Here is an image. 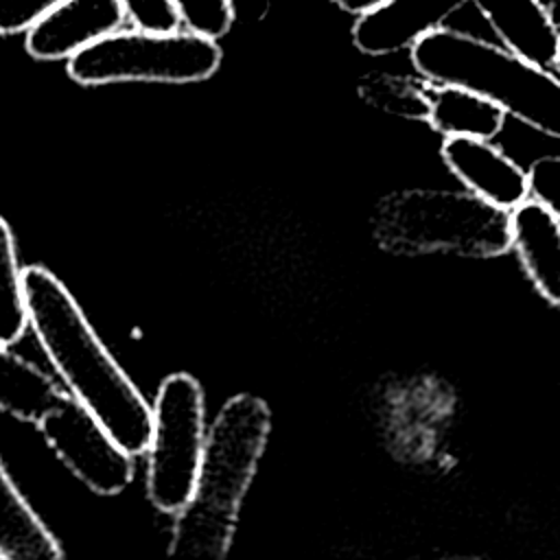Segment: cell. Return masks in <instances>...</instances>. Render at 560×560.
<instances>
[{"mask_svg":"<svg viewBox=\"0 0 560 560\" xmlns=\"http://www.w3.org/2000/svg\"><path fill=\"white\" fill-rule=\"evenodd\" d=\"M468 0H385L357 18L352 42L365 55H392L411 48L427 33L444 26Z\"/></svg>","mask_w":560,"mask_h":560,"instance_id":"10","label":"cell"},{"mask_svg":"<svg viewBox=\"0 0 560 560\" xmlns=\"http://www.w3.org/2000/svg\"><path fill=\"white\" fill-rule=\"evenodd\" d=\"M37 429L66 468L96 494H118L133 479V455L74 396L63 392Z\"/></svg>","mask_w":560,"mask_h":560,"instance_id":"7","label":"cell"},{"mask_svg":"<svg viewBox=\"0 0 560 560\" xmlns=\"http://www.w3.org/2000/svg\"><path fill=\"white\" fill-rule=\"evenodd\" d=\"M501 44L523 59L556 70L560 22L542 0H472Z\"/></svg>","mask_w":560,"mask_h":560,"instance_id":"12","label":"cell"},{"mask_svg":"<svg viewBox=\"0 0 560 560\" xmlns=\"http://www.w3.org/2000/svg\"><path fill=\"white\" fill-rule=\"evenodd\" d=\"M63 0H0V35L28 31Z\"/></svg>","mask_w":560,"mask_h":560,"instance_id":"20","label":"cell"},{"mask_svg":"<svg viewBox=\"0 0 560 560\" xmlns=\"http://www.w3.org/2000/svg\"><path fill=\"white\" fill-rule=\"evenodd\" d=\"M385 0H335V4L339 7V9H343V11H348V13H357V15H361V13H365V11H372V9H376L378 4H383Z\"/></svg>","mask_w":560,"mask_h":560,"instance_id":"23","label":"cell"},{"mask_svg":"<svg viewBox=\"0 0 560 560\" xmlns=\"http://www.w3.org/2000/svg\"><path fill=\"white\" fill-rule=\"evenodd\" d=\"M442 160L466 190L505 212L532 197L529 171L488 138H444Z\"/></svg>","mask_w":560,"mask_h":560,"instance_id":"8","label":"cell"},{"mask_svg":"<svg viewBox=\"0 0 560 560\" xmlns=\"http://www.w3.org/2000/svg\"><path fill=\"white\" fill-rule=\"evenodd\" d=\"M186 31L219 39L234 24L228 0H173Z\"/></svg>","mask_w":560,"mask_h":560,"instance_id":"18","label":"cell"},{"mask_svg":"<svg viewBox=\"0 0 560 560\" xmlns=\"http://www.w3.org/2000/svg\"><path fill=\"white\" fill-rule=\"evenodd\" d=\"M232 20L238 24H256L269 15L271 0H228Z\"/></svg>","mask_w":560,"mask_h":560,"instance_id":"22","label":"cell"},{"mask_svg":"<svg viewBox=\"0 0 560 560\" xmlns=\"http://www.w3.org/2000/svg\"><path fill=\"white\" fill-rule=\"evenodd\" d=\"M217 39L192 31H116L68 59V74L81 85L125 81L197 83L221 66Z\"/></svg>","mask_w":560,"mask_h":560,"instance_id":"5","label":"cell"},{"mask_svg":"<svg viewBox=\"0 0 560 560\" xmlns=\"http://www.w3.org/2000/svg\"><path fill=\"white\" fill-rule=\"evenodd\" d=\"M147 444V494L166 514H177L190 499L206 446L203 389L186 372L168 374L151 405Z\"/></svg>","mask_w":560,"mask_h":560,"instance_id":"6","label":"cell"},{"mask_svg":"<svg viewBox=\"0 0 560 560\" xmlns=\"http://www.w3.org/2000/svg\"><path fill=\"white\" fill-rule=\"evenodd\" d=\"M359 90L370 105L383 112L411 120H427L429 83L422 85L407 77L394 74H372L363 79Z\"/></svg>","mask_w":560,"mask_h":560,"instance_id":"17","label":"cell"},{"mask_svg":"<svg viewBox=\"0 0 560 560\" xmlns=\"http://www.w3.org/2000/svg\"><path fill=\"white\" fill-rule=\"evenodd\" d=\"M127 18L138 28L147 31H175L179 28V15L173 0H120Z\"/></svg>","mask_w":560,"mask_h":560,"instance_id":"19","label":"cell"},{"mask_svg":"<svg viewBox=\"0 0 560 560\" xmlns=\"http://www.w3.org/2000/svg\"><path fill=\"white\" fill-rule=\"evenodd\" d=\"M61 394L50 374L0 343V411L37 424Z\"/></svg>","mask_w":560,"mask_h":560,"instance_id":"15","label":"cell"},{"mask_svg":"<svg viewBox=\"0 0 560 560\" xmlns=\"http://www.w3.org/2000/svg\"><path fill=\"white\" fill-rule=\"evenodd\" d=\"M120 0H63L26 31V50L39 61L70 59L90 44L122 28Z\"/></svg>","mask_w":560,"mask_h":560,"instance_id":"9","label":"cell"},{"mask_svg":"<svg viewBox=\"0 0 560 560\" xmlns=\"http://www.w3.org/2000/svg\"><path fill=\"white\" fill-rule=\"evenodd\" d=\"M532 197L547 203L560 217V155L538 158L529 168Z\"/></svg>","mask_w":560,"mask_h":560,"instance_id":"21","label":"cell"},{"mask_svg":"<svg viewBox=\"0 0 560 560\" xmlns=\"http://www.w3.org/2000/svg\"><path fill=\"white\" fill-rule=\"evenodd\" d=\"M510 249L536 291L560 306V217L540 199L527 197L508 212Z\"/></svg>","mask_w":560,"mask_h":560,"instance_id":"11","label":"cell"},{"mask_svg":"<svg viewBox=\"0 0 560 560\" xmlns=\"http://www.w3.org/2000/svg\"><path fill=\"white\" fill-rule=\"evenodd\" d=\"M411 63L427 83H451L497 103L508 116L560 140V74L505 46L440 26L411 48Z\"/></svg>","mask_w":560,"mask_h":560,"instance_id":"3","label":"cell"},{"mask_svg":"<svg viewBox=\"0 0 560 560\" xmlns=\"http://www.w3.org/2000/svg\"><path fill=\"white\" fill-rule=\"evenodd\" d=\"M269 429L271 413L262 398L238 394L223 405L208 431L192 494L175 514L168 556L225 558Z\"/></svg>","mask_w":560,"mask_h":560,"instance_id":"2","label":"cell"},{"mask_svg":"<svg viewBox=\"0 0 560 560\" xmlns=\"http://www.w3.org/2000/svg\"><path fill=\"white\" fill-rule=\"evenodd\" d=\"M28 326L24 269H20L15 238L0 217V343H15Z\"/></svg>","mask_w":560,"mask_h":560,"instance_id":"16","label":"cell"},{"mask_svg":"<svg viewBox=\"0 0 560 560\" xmlns=\"http://www.w3.org/2000/svg\"><path fill=\"white\" fill-rule=\"evenodd\" d=\"M558 2H560V0H558ZM556 72H558V74H560V55H558V63H556Z\"/></svg>","mask_w":560,"mask_h":560,"instance_id":"24","label":"cell"},{"mask_svg":"<svg viewBox=\"0 0 560 560\" xmlns=\"http://www.w3.org/2000/svg\"><path fill=\"white\" fill-rule=\"evenodd\" d=\"M28 326L59 378L125 446L142 455L151 438V405L109 354L66 284L44 265L24 269Z\"/></svg>","mask_w":560,"mask_h":560,"instance_id":"1","label":"cell"},{"mask_svg":"<svg viewBox=\"0 0 560 560\" xmlns=\"http://www.w3.org/2000/svg\"><path fill=\"white\" fill-rule=\"evenodd\" d=\"M55 534L20 494L0 459V560H59Z\"/></svg>","mask_w":560,"mask_h":560,"instance_id":"13","label":"cell"},{"mask_svg":"<svg viewBox=\"0 0 560 560\" xmlns=\"http://www.w3.org/2000/svg\"><path fill=\"white\" fill-rule=\"evenodd\" d=\"M508 114L490 98L451 83H429L427 122L442 133L492 140L505 125Z\"/></svg>","mask_w":560,"mask_h":560,"instance_id":"14","label":"cell"},{"mask_svg":"<svg viewBox=\"0 0 560 560\" xmlns=\"http://www.w3.org/2000/svg\"><path fill=\"white\" fill-rule=\"evenodd\" d=\"M376 238L402 254L451 252L501 256L510 249L508 212L470 190H400L385 197L376 212Z\"/></svg>","mask_w":560,"mask_h":560,"instance_id":"4","label":"cell"}]
</instances>
